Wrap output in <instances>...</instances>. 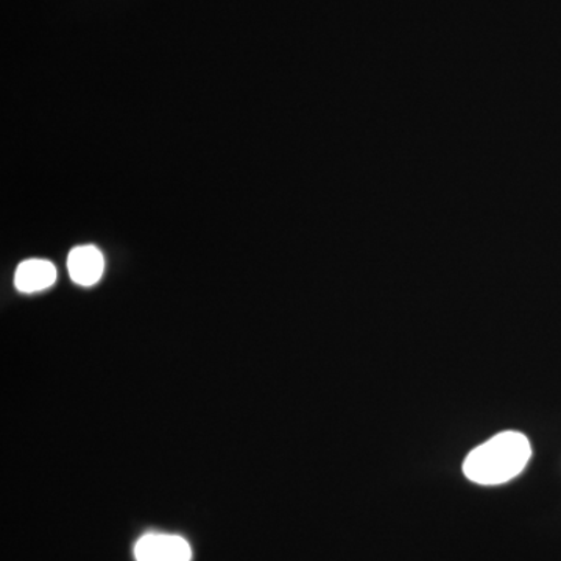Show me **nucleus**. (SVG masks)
<instances>
[{
	"label": "nucleus",
	"instance_id": "obj_1",
	"mask_svg": "<svg viewBox=\"0 0 561 561\" xmlns=\"http://www.w3.org/2000/svg\"><path fill=\"white\" fill-rule=\"evenodd\" d=\"M530 456L526 435L515 431L501 432L468 454L463 474L479 485H501L522 474Z\"/></svg>",
	"mask_w": 561,
	"mask_h": 561
},
{
	"label": "nucleus",
	"instance_id": "obj_2",
	"mask_svg": "<svg viewBox=\"0 0 561 561\" xmlns=\"http://www.w3.org/2000/svg\"><path fill=\"white\" fill-rule=\"evenodd\" d=\"M105 260L94 245L76 247L69 253L68 271L70 278L79 286H94L102 278Z\"/></svg>",
	"mask_w": 561,
	"mask_h": 561
},
{
	"label": "nucleus",
	"instance_id": "obj_3",
	"mask_svg": "<svg viewBox=\"0 0 561 561\" xmlns=\"http://www.w3.org/2000/svg\"><path fill=\"white\" fill-rule=\"evenodd\" d=\"M57 280V268L49 261L28 260L22 262L14 275V286L25 294L49 289Z\"/></svg>",
	"mask_w": 561,
	"mask_h": 561
},
{
	"label": "nucleus",
	"instance_id": "obj_4",
	"mask_svg": "<svg viewBox=\"0 0 561 561\" xmlns=\"http://www.w3.org/2000/svg\"><path fill=\"white\" fill-rule=\"evenodd\" d=\"M190 542L176 535H160V561H191Z\"/></svg>",
	"mask_w": 561,
	"mask_h": 561
},
{
	"label": "nucleus",
	"instance_id": "obj_5",
	"mask_svg": "<svg viewBox=\"0 0 561 561\" xmlns=\"http://www.w3.org/2000/svg\"><path fill=\"white\" fill-rule=\"evenodd\" d=\"M135 557L138 561H160V534H149L136 542Z\"/></svg>",
	"mask_w": 561,
	"mask_h": 561
}]
</instances>
